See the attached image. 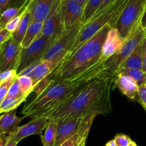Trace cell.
I'll return each instance as SVG.
<instances>
[{"mask_svg": "<svg viewBox=\"0 0 146 146\" xmlns=\"http://www.w3.org/2000/svg\"><path fill=\"white\" fill-rule=\"evenodd\" d=\"M125 39L115 27L111 28L102 47V59L106 61L116 54L122 46Z\"/></svg>", "mask_w": 146, "mask_h": 146, "instance_id": "4fadbf2b", "label": "cell"}, {"mask_svg": "<svg viewBox=\"0 0 146 146\" xmlns=\"http://www.w3.org/2000/svg\"><path fill=\"white\" fill-rule=\"evenodd\" d=\"M10 0H0V12L2 13L9 7Z\"/></svg>", "mask_w": 146, "mask_h": 146, "instance_id": "74e56055", "label": "cell"}, {"mask_svg": "<svg viewBox=\"0 0 146 146\" xmlns=\"http://www.w3.org/2000/svg\"><path fill=\"white\" fill-rule=\"evenodd\" d=\"M31 0H10L9 7L15 8H22L27 6Z\"/></svg>", "mask_w": 146, "mask_h": 146, "instance_id": "e575fe53", "label": "cell"}, {"mask_svg": "<svg viewBox=\"0 0 146 146\" xmlns=\"http://www.w3.org/2000/svg\"><path fill=\"white\" fill-rule=\"evenodd\" d=\"M115 77L105 74L74 93L51 114L49 119L61 120L90 113L108 115L111 108V90Z\"/></svg>", "mask_w": 146, "mask_h": 146, "instance_id": "6da1fadb", "label": "cell"}, {"mask_svg": "<svg viewBox=\"0 0 146 146\" xmlns=\"http://www.w3.org/2000/svg\"><path fill=\"white\" fill-rule=\"evenodd\" d=\"M114 86L119 89V91L131 100L136 99L138 97V85L131 77L123 74H118L115 77Z\"/></svg>", "mask_w": 146, "mask_h": 146, "instance_id": "9a60e30c", "label": "cell"}, {"mask_svg": "<svg viewBox=\"0 0 146 146\" xmlns=\"http://www.w3.org/2000/svg\"><path fill=\"white\" fill-rule=\"evenodd\" d=\"M61 1L57 0L49 17L43 24V29L40 35L54 41L64 34L61 21Z\"/></svg>", "mask_w": 146, "mask_h": 146, "instance_id": "8fae6325", "label": "cell"}, {"mask_svg": "<svg viewBox=\"0 0 146 146\" xmlns=\"http://www.w3.org/2000/svg\"><path fill=\"white\" fill-rule=\"evenodd\" d=\"M128 1V0H116L101 14L84 24L78 32L67 57L75 52L84 43L92 38L105 26L109 24L112 27H115L117 20Z\"/></svg>", "mask_w": 146, "mask_h": 146, "instance_id": "277c9868", "label": "cell"}, {"mask_svg": "<svg viewBox=\"0 0 146 146\" xmlns=\"http://www.w3.org/2000/svg\"><path fill=\"white\" fill-rule=\"evenodd\" d=\"M88 134H89V131H87V132H86L83 135L82 138H81V140H80L79 143H78V145L77 146H86V144L87 138H88Z\"/></svg>", "mask_w": 146, "mask_h": 146, "instance_id": "f35d334b", "label": "cell"}, {"mask_svg": "<svg viewBox=\"0 0 146 146\" xmlns=\"http://www.w3.org/2000/svg\"><path fill=\"white\" fill-rule=\"evenodd\" d=\"M106 25L67 57L52 73L54 79H68L80 75L101 61L102 47L108 31Z\"/></svg>", "mask_w": 146, "mask_h": 146, "instance_id": "3957f363", "label": "cell"}, {"mask_svg": "<svg viewBox=\"0 0 146 146\" xmlns=\"http://www.w3.org/2000/svg\"><path fill=\"white\" fill-rule=\"evenodd\" d=\"M84 6L74 0H62L61 21L64 32L83 24Z\"/></svg>", "mask_w": 146, "mask_h": 146, "instance_id": "9c48e42d", "label": "cell"}, {"mask_svg": "<svg viewBox=\"0 0 146 146\" xmlns=\"http://www.w3.org/2000/svg\"><path fill=\"white\" fill-rule=\"evenodd\" d=\"M118 74H123L124 75L131 77L137 83L138 86L146 83V73L143 70L125 68V69L120 70Z\"/></svg>", "mask_w": 146, "mask_h": 146, "instance_id": "cb8c5ba5", "label": "cell"}, {"mask_svg": "<svg viewBox=\"0 0 146 146\" xmlns=\"http://www.w3.org/2000/svg\"><path fill=\"white\" fill-rule=\"evenodd\" d=\"M113 140L115 141V146H128L132 141L129 136L122 133L117 134Z\"/></svg>", "mask_w": 146, "mask_h": 146, "instance_id": "f546056e", "label": "cell"}, {"mask_svg": "<svg viewBox=\"0 0 146 146\" xmlns=\"http://www.w3.org/2000/svg\"><path fill=\"white\" fill-rule=\"evenodd\" d=\"M57 121L49 119L44 135H41L43 146H54L56 138Z\"/></svg>", "mask_w": 146, "mask_h": 146, "instance_id": "44dd1931", "label": "cell"}, {"mask_svg": "<svg viewBox=\"0 0 146 146\" xmlns=\"http://www.w3.org/2000/svg\"><path fill=\"white\" fill-rule=\"evenodd\" d=\"M57 0H31L29 9L34 21L44 22L49 17Z\"/></svg>", "mask_w": 146, "mask_h": 146, "instance_id": "5bb4252c", "label": "cell"}, {"mask_svg": "<svg viewBox=\"0 0 146 146\" xmlns=\"http://www.w3.org/2000/svg\"><path fill=\"white\" fill-rule=\"evenodd\" d=\"M7 141V135L0 134V146H5Z\"/></svg>", "mask_w": 146, "mask_h": 146, "instance_id": "60d3db41", "label": "cell"}, {"mask_svg": "<svg viewBox=\"0 0 146 146\" xmlns=\"http://www.w3.org/2000/svg\"><path fill=\"white\" fill-rule=\"evenodd\" d=\"M102 0H89L84 7L83 24H86L94 17L96 11L100 8Z\"/></svg>", "mask_w": 146, "mask_h": 146, "instance_id": "603a6c76", "label": "cell"}, {"mask_svg": "<svg viewBox=\"0 0 146 146\" xmlns=\"http://www.w3.org/2000/svg\"><path fill=\"white\" fill-rule=\"evenodd\" d=\"M128 146H138V145H137L136 143L134 142L133 141H131V143H130V144L128 145Z\"/></svg>", "mask_w": 146, "mask_h": 146, "instance_id": "f6af8a7d", "label": "cell"}, {"mask_svg": "<svg viewBox=\"0 0 146 146\" xmlns=\"http://www.w3.org/2000/svg\"><path fill=\"white\" fill-rule=\"evenodd\" d=\"M141 25L144 29H146V7H145V9L144 11L143 14V17L142 19H141Z\"/></svg>", "mask_w": 146, "mask_h": 146, "instance_id": "b9f144b4", "label": "cell"}, {"mask_svg": "<svg viewBox=\"0 0 146 146\" xmlns=\"http://www.w3.org/2000/svg\"><path fill=\"white\" fill-rule=\"evenodd\" d=\"M105 146H115V141H114V140H111L106 144Z\"/></svg>", "mask_w": 146, "mask_h": 146, "instance_id": "ee69618b", "label": "cell"}, {"mask_svg": "<svg viewBox=\"0 0 146 146\" xmlns=\"http://www.w3.org/2000/svg\"><path fill=\"white\" fill-rule=\"evenodd\" d=\"M23 96L21 93V90H20V85L19 83L18 78H16L13 83L11 84V86H10L9 89L8 94L7 96L10 97H19Z\"/></svg>", "mask_w": 146, "mask_h": 146, "instance_id": "f1b7e54d", "label": "cell"}, {"mask_svg": "<svg viewBox=\"0 0 146 146\" xmlns=\"http://www.w3.org/2000/svg\"><path fill=\"white\" fill-rule=\"evenodd\" d=\"M116 1V0H113V2H114V1Z\"/></svg>", "mask_w": 146, "mask_h": 146, "instance_id": "c3c4849f", "label": "cell"}, {"mask_svg": "<svg viewBox=\"0 0 146 146\" xmlns=\"http://www.w3.org/2000/svg\"><path fill=\"white\" fill-rule=\"evenodd\" d=\"M25 116L18 117L16 115L15 111L3 113L0 115V134L8 135L14 133L19 125Z\"/></svg>", "mask_w": 146, "mask_h": 146, "instance_id": "2e32d148", "label": "cell"}, {"mask_svg": "<svg viewBox=\"0 0 146 146\" xmlns=\"http://www.w3.org/2000/svg\"><path fill=\"white\" fill-rule=\"evenodd\" d=\"M53 71H54V69L49 63L46 61H39L38 65L36 66L30 76V78H32L34 81V86L37 85L40 81H42L44 78L52 74Z\"/></svg>", "mask_w": 146, "mask_h": 146, "instance_id": "d6986e66", "label": "cell"}, {"mask_svg": "<svg viewBox=\"0 0 146 146\" xmlns=\"http://www.w3.org/2000/svg\"><path fill=\"white\" fill-rule=\"evenodd\" d=\"M0 74H1V72H0Z\"/></svg>", "mask_w": 146, "mask_h": 146, "instance_id": "681fc988", "label": "cell"}, {"mask_svg": "<svg viewBox=\"0 0 146 146\" xmlns=\"http://www.w3.org/2000/svg\"><path fill=\"white\" fill-rule=\"evenodd\" d=\"M146 37L145 29L138 24L136 28L124 41L119 51L113 56L107 59L105 62L106 71L110 76L115 77L120 67L127 58L141 45Z\"/></svg>", "mask_w": 146, "mask_h": 146, "instance_id": "5b68a950", "label": "cell"}, {"mask_svg": "<svg viewBox=\"0 0 146 146\" xmlns=\"http://www.w3.org/2000/svg\"><path fill=\"white\" fill-rule=\"evenodd\" d=\"M74 1H77V2L80 3L81 4H82V5H84V7H85L86 5V4L88 3V1H89V0H74Z\"/></svg>", "mask_w": 146, "mask_h": 146, "instance_id": "7bdbcfd3", "label": "cell"}, {"mask_svg": "<svg viewBox=\"0 0 146 146\" xmlns=\"http://www.w3.org/2000/svg\"><path fill=\"white\" fill-rule=\"evenodd\" d=\"M84 134L81 133H76V135H74V136L70 138L69 139L64 141V142L59 146H77L78 145V143H79L80 140L82 138Z\"/></svg>", "mask_w": 146, "mask_h": 146, "instance_id": "4dcf8cb0", "label": "cell"}, {"mask_svg": "<svg viewBox=\"0 0 146 146\" xmlns=\"http://www.w3.org/2000/svg\"><path fill=\"white\" fill-rule=\"evenodd\" d=\"M25 9H24V10H25ZM24 10L21 13V14H19L17 17H14L13 19H11V21H9V22L7 23V24H6L5 27H4V28H5L7 31H9L12 34L17 31V29H18L19 27L20 24H21V20H22L23 14H24Z\"/></svg>", "mask_w": 146, "mask_h": 146, "instance_id": "4316f807", "label": "cell"}, {"mask_svg": "<svg viewBox=\"0 0 146 146\" xmlns=\"http://www.w3.org/2000/svg\"><path fill=\"white\" fill-rule=\"evenodd\" d=\"M113 2V0H102V3H101V7H100V8L98 9V11H96V13L95 15L94 16V17H96L97 15L101 14V13L102 12V11H104L107 7H109ZM94 17H93V18H94Z\"/></svg>", "mask_w": 146, "mask_h": 146, "instance_id": "d590c367", "label": "cell"}, {"mask_svg": "<svg viewBox=\"0 0 146 146\" xmlns=\"http://www.w3.org/2000/svg\"><path fill=\"white\" fill-rule=\"evenodd\" d=\"M32 19H31V13H30L29 9V4L26 7L25 10H24V14H23V18L21 21L19 27L17 29V31L13 34V38L17 42L21 44V41H22L23 38H24V36H25L26 33H27V29H28L29 27L30 24H31Z\"/></svg>", "mask_w": 146, "mask_h": 146, "instance_id": "ffe728a7", "label": "cell"}, {"mask_svg": "<svg viewBox=\"0 0 146 146\" xmlns=\"http://www.w3.org/2000/svg\"><path fill=\"white\" fill-rule=\"evenodd\" d=\"M17 144H18V143L16 142L11 135H8L7 136V143H6L5 146H17Z\"/></svg>", "mask_w": 146, "mask_h": 146, "instance_id": "ab89813d", "label": "cell"}, {"mask_svg": "<svg viewBox=\"0 0 146 146\" xmlns=\"http://www.w3.org/2000/svg\"><path fill=\"white\" fill-rule=\"evenodd\" d=\"M15 79V78H14ZM14 79L7 81H0V104H1L4 98L7 96L9 89Z\"/></svg>", "mask_w": 146, "mask_h": 146, "instance_id": "83f0119b", "label": "cell"}, {"mask_svg": "<svg viewBox=\"0 0 146 146\" xmlns=\"http://www.w3.org/2000/svg\"><path fill=\"white\" fill-rule=\"evenodd\" d=\"M19 83L20 85L21 93L24 96L28 97V96L33 91L34 88V81L32 78L27 76H17Z\"/></svg>", "mask_w": 146, "mask_h": 146, "instance_id": "484cf974", "label": "cell"}, {"mask_svg": "<svg viewBox=\"0 0 146 146\" xmlns=\"http://www.w3.org/2000/svg\"><path fill=\"white\" fill-rule=\"evenodd\" d=\"M83 25L65 31L61 36L54 40L47 48L41 61L49 63L54 71L66 59Z\"/></svg>", "mask_w": 146, "mask_h": 146, "instance_id": "8992f818", "label": "cell"}, {"mask_svg": "<svg viewBox=\"0 0 146 146\" xmlns=\"http://www.w3.org/2000/svg\"><path fill=\"white\" fill-rule=\"evenodd\" d=\"M138 101L146 111V83L140 86L138 93Z\"/></svg>", "mask_w": 146, "mask_h": 146, "instance_id": "1f68e13d", "label": "cell"}, {"mask_svg": "<svg viewBox=\"0 0 146 146\" xmlns=\"http://www.w3.org/2000/svg\"><path fill=\"white\" fill-rule=\"evenodd\" d=\"M13 34L7 31L4 27L0 28V46L12 37Z\"/></svg>", "mask_w": 146, "mask_h": 146, "instance_id": "836d02e7", "label": "cell"}, {"mask_svg": "<svg viewBox=\"0 0 146 146\" xmlns=\"http://www.w3.org/2000/svg\"><path fill=\"white\" fill-rule=\"evenodd\" d=\"M44 22L32 20L27 29V33L21 43V46L22 48H28L41 34L43 29Z\"/></svg>", "mask_w": 146, "mask_h": 146, "instance_id": "e0dca14e", "label": "cell"}, {"mask_svg": "<svg viewBox=\"0 0 146 146\" xmlns=\"http://www.w3.org/2000/svg\"><path fill=\"white\" fill-rule=\"evenodd\" d=\"M141 48H142L143 65V70L146 73V37L141 44Z\"/></svg>", "mask_w": 146, "mask_h": 146, "instance_id": "8d00e7d4", "label": "cell"}, {"mask_svg": "<svg viewBox=\"0 0 146 146\" xmlns=\"http://www.w3.org/2000/svg\"><path fill=\"white\" fill-rule=\"evenodd\" d=\"M27 5H28V4H27ZM27 6H25L24 7H22V8L8 7L7 9L4 10V11L1 13V19H0V28L5 27L6 24H7V23L9 22L11 19H13L14 18V17H17L19 14H21V13L24 11V9L26 8Z\"/></svg>", "mask_w": 146, "mask_h": 146, "instance_id": "d4e9b609", "label": "cell"}, {"mask_svg": "<svg viewBox=\"0 0 146 146\" xmlns=\"http://www.w3.org/2000/svg\"><path fill=\"white\" fill-rule=\"evenodd\" d=\"M106 60H101L80 75L68 79H54L48 86L29 104L24 106L21 113L31 118L51 114L64 101L92 80L108 74L106 71Z\"/></svg>", "mask_w": 146, "mask_h": 146, "instance_id": "7a4b0ae2", "label": "cell"}, {"mask_svg": "<svg viewBox=\"0 0 146 146\" xmlns=\"http://www.w3.org/2000/svg\"><path fill=\"white\" fill-rule=\"evenodd\" d=\"M1 13L0 12V19H1Z\"/></svg>", "mask_w": 146, "mask_h": 146, "instance_id": "bcb514c9", "label": "cell"}, {"mask_svg": "<svg viewBox=\"0 0 146 146\" xmlns=\"http://www.w3.org/2000/svg\"><path fill=\"white\" fill-rule=\"evenodd\" d=\"M21 50L20 44L13 37L0 46V72L16 70Z\"/></svg>", "mask_w": 146, "mask_h": 146, "instance_id": "30bf717a", "label": "cell"}, {"mask_svg": "<svg viewBox=\"0 0 146 146\" xmlns=\"http://www.w3.org/2000/svg\"><path fill=\"white\" fill-rule=\"evenodd\" d=\"M27 97L21 96L19 97L7 96L0 104V114L11 112L17 109L23 102L26 101Z\"/></svg>", "mask_w": 146, "mask_h": 146, "instance_id": "7402d4cb", "label": "cell"}, {"mask_svg": "<svg viewBox=\"0 0 146 146\" xmlns=\"http://www.w3.org/2000/svg\"><path fill=\"white\" fill-rule=\"evenodd\" d=\"M52 42L51 40L39 35L28 48H21L16 68L17 76L29 66L41 61L47 48Z\"/></svg>", "mask_w": 146, "mask_h": 146, "instance_id": "ba28073f", "label": "cell"}, {"mask_svg": "<svg viewBox=\"0 0 146 146\" xmlns=\"http://www.w3.org/2000/svg\"><path fill=\"white\" fill-rule=\"evenodd\" d=\"M49 121L47 117H37L34 118L26 123L19 126L14 133L11 135L17 143H19L21 140L33 135H42V131L46 129Z\"/></svg>", "mask_w": 146, "mask_h": 146, "instance_id": "7c38bea8", "label": "cell"}, {"mask_svg": "<svg viewBox=\"0 0 146 146\" xmlns=\"http://www.w3.org/2000/svg\"><path fill=\"white\" fill-rule=\"evenodd\" d=\"M145 35H146V29H145Z\"/></svg>", "mask_w": 146, "mask_h": 146, "instance_id": "7dc6e473", "label": "cell"}, {"mask_svg": "<svg viewBox=\"0 0 146 146\" xmlns=\"http://www.w3.org/2000/svg\"><path fill=\"white\" fill-rule=\"evenodd\" d=\"M145 7L146 0H128L115 26L122 37L126 38L137 26L141 24Z\"/></svg>", "mask_w": 146, "mask_h": 146, "instance_id": "52a82bcc", "label": "cell"}, {"mask_svg": "<svg viewBox=\"0 0 146 146\" xmlns=\"http://www.w3.org/2000/svg\"><path fill=\"white\" fill-rule=\"evenodd\" d=\"M143 65L142 48H141V44L123 63V64L120 67L119 71L121 69H125V68L143 70Z\"/></svg>", "mask_w": 146, "mask_h": 146, "instance_id": "ac0fdd59", "label": "cell"}, {"mask_svg": "<svg viewBox=\"0 0 146 146\" xmlns=\"http://www.w3.org/2000/svg\"><path fill=\"white\" fill-rule=\"evenodd\" d=\"M17 77L16 70H8L0 74V81H7L14 79Z\"/></svg>", "mask_w": 146, "mask_h": 146, "instance_id": "d6a6232c", "label": "cell"}]
</instances>
